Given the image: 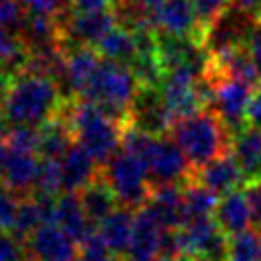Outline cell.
I'll return each mask as SVG.
<instances>
[{
  "label": "cell",
  "mask_w": 261,
  "mask_h": 261,
  "mask_svg": "<svg viewBox=\"0 0 261 261\" xmlns=\"http://www.w3.org/2000/svg\"><path fill=\"white\" fill-rule=\"evenodd\" d=\"M184 186V210H186V220L192 218H210L214 216V210L218 206L220 196L206 188L204 184L196 181L192 175L181 181Z\"/></svg>",
  "instance_id": "24"
},
{
  "label": "cell",
  "mask_w": 261,
  "mask_h": 261,
  "mask_svg": "<svg viewBox=\"0 0 261 261\" xmlns=\"http://www.w3.org/2000/svg\"><path fill=\"white\" fill-rule=\"evenodd\" d=\"M20 198L0 179V232H14Z\"/></svg>",
  "instance_id": "28"
},
{
  "label": "cell",
  "mask_w": 261,
  "mask_h": 261,
  "mask_svg": "<svg viewBox=\"0 0 261 261\" xmlns=\"http://www.w3.org/2000/svg\"><path fill=\"white\" fill-rule=\"evenodd\" d=\"M94 49L110 61H120L126 65H133V61L139 55V41L137 33L126 27V24H116L112 27L96 45Z\"/></svg>",
  "instance_id": "21"
},
{
  "label": "cell",
  "mask_w": 261,
  "mask_h": 261,
  "mask_svg": "<svg viewBox=\"0 0 261 261\" xmlns=\"http://www.w3.org/2000/svg\"><path fill=\"white\" fill-rule=\"evenodd\" d=\"M102 55L90 45H71L65 49L61 88H67L71 98H86L94 75L100 67Z\"/></svg>",
  "instance_id": "11"
},
{
  "label": "cell",
  "mask_w": 261,
  "mask_h": 261,
  "mask_svg": "<svg viewBox=\"0 0 261 261\" xmlns=\"http://www.w3.org/2000/svg\"><path fill=\"white\" fill-rule=\"evenodd\" d=\"M232 4L241 10V12H255L261 8V0H232Z\"/></svg>",
  "instance_id": "36"
},
{
  "label": "cell",
  "mask_w": 261,
  "mask_h": 261,
  "mask_svg": "<svg viewBox=\"0 0 261 261\" xmlns=\"http://www.w3.org/2000/svg\"><path fill=\"white\" fill-rule=\"evenodd\" d=\"M212 218L226 237L247 230L253 224V210H251L247 192L237 188V190L220 196Z\"/></svg>",
  "instance_id": "17"
},
{
  "label": "cell",
  "mask_w": 261,
  "mask_h": 261,
  "mask_svg": "<svg viewBox=\"0 0 261 261\" xmlns=\"http://www.w3.org/2000/svg\"><path fill=\"white\" fill-rule=\"evenodd\" d=\"M155 261H184V259H179V257H173V255H161V257H157Z\"/></svg>",
  "instance_id": "39"
},
{
  "label": "cell",
  "mask_w": 261,
  "mask_h": 261,
  "mask_svg": "<svg viewBox=\"0 0 261 261\" xmlns=\"http://www.w3.org/2000/svg\"><path fill=\"white\" fill-rule=\"evenodd\" d=\"M59 163L63 173V192H80L102 175L100 173L102 165L75 141L61 155Z\"/></svg>",
  "instance_id": "14"
},
{
  "label": "cell",
  "mask_w": 261,
  "mask_h": 261,
  "mask_svg": "<svg viewBox=\"0 0 261 261\" xmlns=\"http://www.w3.org/2000/svg\"><path fill=\"white\" fill-rule=\"evenodd\" d=\"M77 196H80V202L94 226H98L110 212H114L120 206L114 190L102 175L98 179H94L92 184H88L84 190H80Z\"/></svg>",
  "instance_id": "22"
},
{
  "label": "cell",
  "mask_w": 261,
  "mask_h": 261,
  "mask_svg": "<svg viewBox=\"0 0 261 261\" xmlns=\"http://www.w3.org/2000/svg\"><path fill=\"white\" fill-rule=\"evenodd\" d=\"M53 222L57 226H61L71 239H75L77 243L92 232L96 226L92 224V220L88 218L77 192H61L55 198V206H53Z\"/></svg>",
  "instance_id": "19"
},
{
  "label": "cell",
  "mask_w": 261,
  "mask_h": 261,
  "mask_svg": "<svg viewBox=\"0 0 261 261\" xmlns=\"http://www.w3.org/2000/svg\"><path fill=\"white\" fill-rule=\"evenodd\" d=\"M75 261H82V259H75Z\"/></svg>",
  "instance_id": "41"
},
{
  "label": "cell",
  "mask_w": 261,
  "mask_h": 261,
  "mask_svg": "<svg viewBox=\"0 0 261 261\" xmlns=\"http://www.w3.org/2000/svg\"><path fill=\"white\" fill-rule=\"evenodd\" d=\"M226 261H261V230L247 228L228 237Z\"/></svg>",
  "instance_id": "25"
},
{
  "label": "cell",
  "mask_w": 261,
  "mask_h": 261,
  "mask_svg": "<svg viewBox=\"0 0 261 261\" xmlns=\"http://www.w3.org/2000/svg\"><path fill=\"white\" fill-rule=\"evenodd\" d=\"M194 2V8H196V14H198V20L208 37V31L222 20V16L226 14L228 6L232 4V0H192Z\"/></svg>",
  "instance_id": "29"
},
{
  "label": "cell",
  "mask_w": 261,
  "mask_h": 261,
  "mask_svg": "<svg viewBox=\"0 0 261 261\" xmlns=\"http://www.w3.org/2000/svg\"><path fill=\"white\" fill-rule=\"evenodd\" d=\"M71 143H73V135L63 114L39 126V149H37L39 157L61 159V155L69 149Z\"/></svg>",
  "instance_id": "23"
},
{
  "label": "cell",
  "mask_w": 261,
  "mask_h": 261,
  "mask_svg": "<svg viewBox=\"0 0 261 261\" xmlns=\"http://www.w3.org/2000/svg\"><path fill=\"white\" fill-rule=\"evenodd\" d=\"M27 12H41L49 16H63L71 10V0H18Z\"/></svg>",
  "instance_id": "33"
},
{
  "label": "cell",
  "mask_w": 261,
  "mask_h": 261,
  "mask_svg": "<svg viewBox=\"0 0 261 261\" xmlns=\"http://www.w3.org/2000/svg\"><path fill=\"white\" fill-rule=\"evenodd\" d=\"M8 122L4 120V116L0 114V141H6V135H8Z\"/></svg>",
  "instance_id": "38"
},
{
  "label": "cell",
  "mask_w": 261,
  "mask_h": 261,
  "mask_svg": "<svg viewBox=\"0 0 261 261\" xmlns=\"http://www.w3.org/2000/svg\"><path fill=\"white\" fill-rule=\"evenodd\" d=\"M245 192H247L249 202H251L253 224H255V228L261 230V177L255 179V181H249V184L245 186Z\"/></svg>",
  "instance_id": "34"
},
{
  "label": "cell",
  "mask_w": 261,
  "mask_h": 261,
  "mask_svg": "<svg viewBox=\"0 0 261 261\" xmlns=\"http://www.w3.org/2000/svg\"><path fill=\"white\" fill-rule=\"evenodd\" d=\"M192 177L196 181L204 184L206 188H210L212 192H216L218 196H224V194L237 190L241 184H245L241 167H239L234 155L230 153V149L226 153L218 155L216 159L208 161L200 169H194Z\"/></svg>",
  "instance_id": "15"
},
{
  "label": "cell",
  "mask_w": 261,
  "mask_h": 261,
  "mask_svg": "<svg viewBox=\"0 0 261 261\" xmlns=\"http://www.w3.org/2000/svg\"><path fill=\"white\" fill-rule=\"evenodd\" d=\"M147 206L157 216L165 230H175L186 222L184 210V186L181 184H159L147 200Z\"/></svg>",
  "instance_id": "16"
},
{
  "label": "cell",
  "mask_w": 261,
  "mask_h": 261,
  "mask_svg": "<svg viewBox=\"0 0 261 261\" xmlns=\"http://www.w3.org/2000/svg\"><path fill=\"white\" fill-rule=\"evenodd\" d=\"M230 153L234 155L245 184L261 177V126L245 124L230 139Z\"/></svg>",
  "instance_id": "18"
},
{
  "label": "cell",
  "mask_w": 261,
  "mask_h": 261,
  "mask_svg": "<svg viewBox=\"0 0 261 261\" xmlns=\"http://www.w3.org/2000/svg\"><path fill=\"white\" fill-rule=\"evenodd\" d=\"M61 29V41L67 47L71 45H90L94 47L112 27L118 24V14L114 8L108 10H67L57 18Z\"/></svg>",
  "instance_id": "8"
},
{
  "label": "cell",
  "mask_w": 261,
  "mask_h": 261,
  "mask_svg": "<svg viewBox=\"0 0 261 261\" xmlns=\"http://www.w3.org/2000/svg\"><path fill=\"white\" fill-rule=\"evenodd\" d=\"M143 161L149 169L153 186L159 184H181L192 175V165L186 153L169 135H155Z\"/></svg>",
  "instance_id": "7"
},
{
  "label": "cell",
  "mask_w": 261,
  "mask_h": 261,
  "mask_svg": "<svg viewBox=\"0 0 261 261\" xmlns=\"http://www.w3.org/2000/svg\"><path fill=\"white\" fill-rule=\"evenodd\" d=\"M61 84L35 69H18L10 75L6 100L0 108V114L10 126H43L47 120L61 114L67 104Z\"/></svg>",
  "instance_id": "1"
},
{
  "label": "cell",
  "mask_w": 261,
  "mask_h": 261,
  "mask_svg": "<svg viewBox=\"0 0 261 261\" xmlns=\"http://www.w3.org/2000/svg\"><path fill=\"white\" fill-rule=\"evenodd\" d=\"M247 122L261 126V80L253 86V96H251V104L247 110Z\"/></svg>",
  "instance_id": "35"
},
{
  "label": "cell",
  "mask_w": 261,
  "mask_h": 261,
  "mask_svg": "<svg viewBox=\"0 0 261 261\" xmlns=\"http://www.w3.org/2000/svg\"><path fill=\"white\" fill-rule=\"evenodd\" d=\"M102 177L114 190L120 206L133 210L145 206L153 192V181L145 161L124 149H118L102 165Z\"/></svg>",
  "instance_id": "5"
},
{
  "label": "cell",
  "mask_w": 261,
  "mask_h": 261,
  "mask_svg": "<svg viewBox=\"0 0 261 261\" xmlns=\"http://www.w3.org/2000/svg\"><path fill=\"white\" fill-rule=\"evenodd\" d=\"M165 228L145 204L135 210V226L124 261H155L163 255Z\"/></svg>",
  "instance_id": "12"
},
{
  "label": "cell",
  "mask_w": 261,
  "mask_h": 261,
  "mask_svg": "<svg viewBox=\"0 0 261 261\" xmlns=\"http://www.w3.org/2000/svg\"><path fill=\"white\" fill-rule=\"evenodd\" d=\"M61 114L71 128L73 141L82 145L100 165H104L120 149L124 120L110 114L100 104L71 98L63 106Z\"/></svg>",
  "instance_id": "2"
},
{
  "label": "cell",
  "mask_w": 261,
  "mask_h": 261,
  "mask_svg": "<svg viewBox=\"0 0 261 261\" xmlns=\"http://www.w3.org/2000/svg\"><path fill=\"white\" fill-rule=\"evenodd\" d=\"M122 261H124V259H122Z\"/></svg>",
  "instance_id": "42"
},
{
  "label": "cell",
  "mask_w": 261,
  "mask_h": 261,
  "mask_svg": "<svg viewBox=\"0 0 261 261\" xmlns=\"http://www.w3.org/2000/svg\"><path fill=\"white\" fill-rule=\"evenodd\" d=\"M153 22L159 35L192 39L202 47L206 43V33L198 20L192 0H161L153 12Z\"/></svg>",
  "instance_id": "9"
},
{
  "label": "cell",
  "mask_w": 261,
  "mask_h": 261,
  "mask_svg": "<svg viewBox=\"0 0 261 261\" xmlns=\"http://www.w3.org/2000/svg\"><path fill=\"white\" fill-rule=\"evenodd\" d=\"M255 18H257V22H259V24H261V8H259V10H257V14H255Z\"/></svg>",
  "instance_id": "40"
},
{
  "label": "cell",
  "mask_w": 261,
  "mask_h": 261,
  "mask_svg": "<svg viewBox=\"0 0 261 261\" xmlns=\"http://www.w3.org/2000/svg\"><path fill=\"white\" fill-rule=\"evenodd\" d=\"M29 261H75L80 245L55 222L41 224L27 239Z\"/></svg>",
  "instance_id": "10"
},
{
  "label": "cell",
  "mask_w": 261,
  "mask_h": 261,
  "mask_svg": "<svg viewBox=\"0 0 261 261\" xmlns=\"http://www.w3.org/2000/svg\"><path fill=\"white\" fill-rule=\"evenodd\" d=\"M61 192H63V173H61L59 159L41 157V165H39V173H37L33 194L47 196V198H57Z\"/></svg>",
  "instance_id": "26"
},
{
  "label": "cell",
  "mask_w": 261,
  "mask_h": 261,
  "mask_svg": "<svg viewBox=\"0 0 261 261\" xmlns=\"http://www.w3.org/2000/svg\"><path fill=\"white\" fill-rule=\"evenodd\" d=\"M77 245H80V255H82L80 259L82 261H122L120 257H116L110 251V247L104 243L98 228L88 232Z\"/></svg>",
  "instance_id": "27"
},
{
  "label": "cell",
  "mask_w": 261,
  "mask_h": 261,
  "mask_svg": "<svg viewBox=\"0 0 261 261\" xmlns=\"http://www.w3.org/2000/svg\"><path fill=\"white\" fill-rule=\"evenodd\" d=\"M6 145L8 149H18V151H33L37 153L39 149V128L37 126H10L6 135Z\"/></svg>",
  "instance_id": "30"
},
{
  "label": "cell",
  "mask_w": 261,
  "mask_h": 261,
  "mask_svg": "<svg viewBox=\"0 0 261 261\" xmlns=\"http://www.w3.org/2000/svg\"><path fill=\"white\" fill-rule=\"evenodd\" d=\"M0 261H29L27 241L14 232H0Z\"/></svg>",
  "instance_id": "32"
},
{
  "label": "cell",
  "mask_w": 261,
  "mask_h": 261,
  "mask_svg": "<svg viewBox=\"0 0 261 261\" xmlns=\"http://www.w3.org/2000/svg\"><path fill=\"white\" fill-rule=\"evenodd\" d=\"M208 80V77H206ZM210 82L208 104L234 135L247 124V110L253 96V86L237 77H214Z\"/></svg>",
  "instance_id": "6"
},
{
  "label": "cell",
  "mask_w": 261,
  "mask_h": 261,
  "mask_svg": "<svg viewBox=\"0 0 261 261\" xmlns=\"http://www.w3.org/2000/svg\"><path fill=\"white\" fill-rule=\"evenodd\" d=\"M133 226H135V210L126 208V206H118L96 228L102 234L104 243L110 247V251L116 257L124 259V255L128 251V245H130Z\"/></svg>",
  "instance_id": "20"
},
{
  "label": "cell",
  "mask_w": 261,
  "mask_h": 261,
  "mask_svg": "<svg viewBox=\"0 0 261 261\" xmlns=\"http://www.w3.org/2000/svg\"><path fill=\"white\" fill-rule=\"evenodd\" d=\"M39 165H41L39 153L8 149L0 165V179L8 188H12L18 196H31L35 190Z\"/></svg>",
  "instance_id": "13"
},
{
  "label": "cell",
  "mask_w": 261,
  "mask_h": 261,
  "mask_svg": "<svg viewBox=\"0 0 261 261\" xmlns=\"http://www.w3.org/2000/svg\"><path fill=\"white\" fill-rule=\"evenodd\" d=\"M167 135L177 143V147L186 153L192 171L200 169L208 161L230 149L232 133L226 128L222 118L208 106L175 118Z\"/></svg>",
  "instance_id": "3"
},
{
  "label": "cell",
  "mask_w": 261,
  "mask_h": 261,
  "mask_svg": "<svg viewBox=\"0 0 261 261\" xmlns=\"http://www.w3.org/2000/svg\"><path fill=\"white\" fill-rule=\"evenodd\" d=\"M10 71H6L4 67H0V108L6 100V92H8V84H10Z\"/></svg>",
  "instance_id": "37"
},
{
  "label": "cell",
  "mask_w": 261,
  "mask_h": 261,
  "mask_svg": "<svg viewBox=\"0 0 261 261\" xmlns=\"http://www.w3.org/2000/svg\"><path fill=\"white\" fill-rule=\"evenodd\" d=\"M139 92H141V82L130 65L102 57L86 98L80 100L96 102L102 108H106L110 114L128 120Z\"/></svg>",
  "instance_id": "4"
},
{
  "label": "cell",
  "mask_w": 261,
  "mask_h": 261,
  "mask_svg": "<svg viewBox=\"0 0 261 261\" xmlns=\"http://www.w3.org/2000/svg\"><path fill=\"white\" fill-rule=\"evenodd\" d=\"M27 20V10L18 0H0V24L18 33L22 31Z\"/></svg>",
  "instance_id": "31"
}]
</instances>
